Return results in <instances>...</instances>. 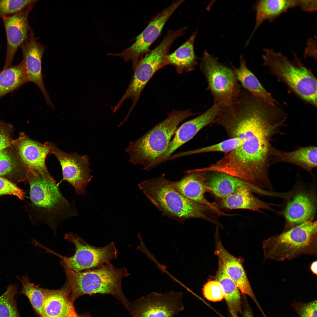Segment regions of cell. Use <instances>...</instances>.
Masks as SVG:
<instances>
[{
    "mask_svg": "<svg viewBox=\"0 0 317 317\" xmlns=\"http://www.w3.org/2000/svg\"><path fill=\"white\" fill-rule=\"evenodd\" d=\"M262 247L265 260L277 262L304 255L317 256V221H308L271 236L263 241Z\"/></svg>",
    "mask_w": 317,
    "mask_h": 317,
    "instance_id": "obj_7",
    "label": "cell"
},
{
    "mask_svg": "<svg viewBox=\"0 0 317 317\" xmlns=\"http://www.w3.org/2000/svg\"><path fill=\"white\" fill-rule=\"evenodd\" d=\"M36 3L30 4L16 14L2 18L7 39L6 51L4 68L12 65L16 52L27 39L32 30L28 18Z\"/></svg>",
    "mask_w": 317,
    "mask_h": 317,
    "instance_id": "obj_15",
    "label": "cell"
},
{
    "mask_svg": "<svg viewBox=\"0 0 317 317\" xmlns=\"http://www.w3.org/2000/svg\"><path fill=\"white\" fill-rule=\"evenodd\" d=\"M40 288L43 295V309L46 317H76L77 316L67 281L58 289Z\"/></svg>",
    "mask_w": 317,
    "mask_h": 317,
    "instance_id": "obj_20",
    "label": "cell"
},
{
    "mask_svg": "<svg viewBox=\"0 0 317 317\" xmlns=\"http://www.w3.org/2000/svg\"><path fill=\"white\" fill-rule=\"evenodd\" d=\"M27 82V75L21 62L3 68L0 71V99Z\"/></svg>",
    "mask_w": 317,
    "mask_h": 317,
    "instance_id": "obj_30",
    "label": "cell"
},
{
    "mask_svg": "<svg viewBox=\"0 0 317 317\" xmlns=\"http://www.w3.org/2000/svg\"><path fill=\"white\" fill-rule=\"evenodd\" d=\"M189 109L173 110L167 117L152 127L143 136L130 142L125 150L129 161L150 171L165 153L178 125L190 117L198 114Z\"/></svg>",
    "mask_w": 317,
    "mask_h": 317,
    "instance_id": "obj_4",
    "label": "cell"
},
{
    "mask_svg": "<svg viewBox=\"0 0 317 317\" xmlns=\"http://www.w3.org/2000/svg\"><path fill=\"white\" fill-rule=\"evenodd\" d=\"M287 116L279 105L249 92L241 93L213 122L225 129L230 138H238L240 144L207 170L234 176L260 189H270L271 142L275 135L284 134L281 129L286 126Z\"/></svg>",
    "mask_w": 317,
    "mask_h": 317,
    "instance_id": "obj_1",
    "label": "cell"
},
{
    "mask_svg": "<svg viewBox=\"0 0 317 317\" xmlns=\"http://www.w3.org/2000/svg\"><path fill=\"white\" fill-rule=\"evenodd\" d=\"M16 153L28 169L39 172H49L45 164L46 158L50 154L49 147L21 133L14 145Z\"/></svg>",
    "mask_w": 317,
    "mask_h": 317,
    "instance_id": "obj_19",
    "label": "cell"
},
{
    "mask_svg": "<svg viewBox=\"0 0 317 317\" xmlns=\"http://www.w3.org/2000/svg\"><path fill=\"white\" fill-rule=\"evenodd\" d=\"M316 211V200L314 195L305 190L297 191L288 202L284 210L286 223L283 232L313 220Z\"/></svg>",
    "mask_w": 317,
    "mask_h": 317,
    "instance_id": "obj_18",
    "label": "cell"
},
{
    "mask_svg": "<svg viewBox=\"0 0 317 317\" xmlns=\"http://www.w3.org/2000/svg\"><path fill=\"white\" fill-rule=\"evenodd\" d=\"M37 1L32 0H0V18H2L4 17L16 14Z\"/></svg>",
    "mask_w": 317,
    "mask_h": 317,
    "instance_id": "obj_34",
    "label": "cell"
},
{
    "mask_svg": "<svg viewBox=\"0 0 317 317\" xmlns=\"http://www.w3.org/2000/svg\"><path fill=\"white\" fill-rule=\"evenodd\" d=\"M252 192L247 189L240 190L222 199L221 206L230 209H246L259 212L261 209L273 211L271 206L277 205L261 200L255 197Z\"/></svg>",
    "mask_w": 317,
    "mask_h": 317,
    "instance_id": "obj_28",
    "label": "cell"
},
{
    "mask_svg": "<svg viewBox=\"0 0 317 317\" xmlns=\"http://www.w3.org/2000/svg\"><path fill=\"white\" fill-rule=\"evenodd\" d=\"M18 286L10 284L0 296V317H21L16 301Z\"/></svg>",
    "mask_w": 317,
    "mask_h": 317,
    "instance_id": "obj_32",
    "label": "cell"
},
{
    "mask_svg": "<svg viewBox=\"0 0 317 317\" xmlns=\"http://www.w3.org/2000/svg\"><path fill=\"white\" fill-rule=\"evenodd\" d=\"M200 67L206 79L207 89L213 97V104L225 102L230 104L235 100L242 87L231 67L221 63L206 50Z\"/></svg>",
    "mask_w": 317,
    "mask_h": 317,
    "instance_id": "obj_9",
    "label": "cell"
},
{
    "mask_svg": "<svg viewBox=\"0 0 317 317\" xmlns=\"http://www.w3.org/2000/svg\"><path fill=\"white\" fill-rule=\"evenodd\" d=\"M227 106L225 102L213 104L201 114L182 124L176 131L174 138L159 160L158 163L160 164L166 161L173 152L192 139L201 129L213 124L217 117Z\"/></svg>",
    "mask_w": 317,
    "mask_h": 317,
    "instance_id": "obj_14",
    "label": "cell"
},
{
    "mask_svg": "<svg viewBox=\"0 0 317 317\" xmlns=\"http://www.w3.org/2000/svg\"><path fill=\"white\" fill-rule=\"evenodd\" d=\"M182 297L181 292H153L126 308L133 317H174L184 309Z\"/></svg>",
    "mask_w": 317,
    "mask_h": 317,
    "instance_id": "obj_12",
    "label": "cell"
},
{
    "mask_svg": "<svg viewBox=\"0 0 317 317\" xmlns=\"http://www.w3.org/2000/svg\"><path fill=\"white\" fill-rule=\"evenodd\" d=\"M206 172L199 168L188 170L180 180L170 181L171 186L189 199L209 207L213 213L219 215L226 214L220 211L214 203L208 200L205 194L210 190L206 183Z\"/></svg>",
    "mask_w": 317,
    "mask_h": 317,
    "instance_id": "obj_17",
    "label": "cell"
},
{
    "mask_svg": "<svg viewBox=\"0 0 317 317\" xmlns=\"http://www.w3.org/2000/svg\"><path fill=\"white\" fill-rule=\"evenodd\" d=\"M65 238L72 242L75 247V253L72 256H63L55 252L62 261L69 268L76 272L94 268L110 263L117 257L118 250L112 242L102 247H96L87 243L72 233L66 234Z\"/></svg>",
    "mask_w": 317,
    "mask_h": 317,
    "instance_id": "obj_10",
    "label": "cell"
},
{
    "mask_svg": "<svg viewBox=\"0 0 317 317\" xmlns=\"http://www.w3.org/2000/svg\"><path fill=\"white\" fill-rule=\"evenodd\" d=\"M12 127L0 120V151L14 145L15 140L12 139Z\"/></svg>",
    "mask_w": 317,
    "mask_h": 317,
    "instance_id": "obj_38",
    "label": "cell"
},
{
    "mask_svg": "<svg viewBox=\"0 0 317 317\" xmlns=\"http://www.w3.org/2000/svg\"><path fill=\"white\" fill-rule=\"evenodd\" d=\"M316 37L314 36L310 38L307 41L306 46L303 53L304 58H311L316 61L317 60V40Z\"/></svg>",
    "mask_w": 317,
    "mask_h": 317,
    "instance_id": "obj_39",
    "label": "cell"
},
{
    "mask_svg": "<svg viewBox=\"0 0 317 317\" xmlns=\"http://www.w3.org/2000/svg\"><path fill=\"white\" fill-rule=\"evenodd\" d=\"M203 293L206 299L213 302L220 301L224 298L221 286L216 280L207 282L203 287Z\"/></svg>",
    "mask_w": 317,
    "mask_h": 317,
    "instance_id": "obj_35",
    "label": "cell"
},
{
    "mask_svg": "<svg viewBox=\"0 0 317 317\" xmlns=\"http://www.w3.org/2000/svg\"><path fill=\"white\" fill-rule=\"evenodd\" d=\"M11 147L0 151V176L16 184L26 182L27 169Z\"/></svg>",
    "mask_w": 317,
    "mask_h": 317,
    "instance_id": "obj_27",
    "label": "cell"
},
{
    "mask_svg": "<svg viewBox=\"0 0 317 317\" xmlns=\"http://www.w3.org/2000/svg\"><path fill=\"white\" fill-rule=\"evenodd\" d=\"M21 282L22 287L20 294L26 296L35 311L40 317H46L43 309L44 296L40 287L30 282L27 275L21 278L16 276Z\"/></svg>",
    "mask_w": 317,
    "mask_h": 317,
    "instance_id": "obj_31",
    "label": "cell"
},
{
    "mask_svg": "<svg viewBox=\"0 0 317 317\" xmlns=\"http://www.w3.org/2000/svg\"><path fill=\"white\" fill-rule=\"evenodd\" d=\"M151 202L166 217L183 224L187 220L200 218L211 221L209 207L192 200L176 190L164 175L144 181L138 185Z\"/></svg>",
    "mask_w": 317,
    "mask_h": 317,
    "instance_id": "obj_3",
    "label": "cell"
},
{
    "mask_svg": "<svg viewBox=\"0 0 317 317\" xmlns=\"http://www.w3.org/2000/svg\"><path fill=\"white\" fill-rule=\"evenodd\" d=\"M207 177L206 183L213 194L223 199L241 190L247 189L253 192L262 193V190L236 177L226 173L215 171Z\"/></svg>",
    "mask_w": 317,
    "mask_h": 317,
    "instance_id": "obj_22",
    "label": "cell"
},
{
    "mask_svg": "<svg viewBox=\"0 0 317 317\" xmlns=\"http://www.w3.org/2000/svg\"><path fill=\"white\" fill-rule=\"evenodd\" d=\"M244 317H254L251 310L249 308L245 311Z\"/></svg>",
    "mask_w": 317,
    "mask_h": 317,
    "instance_id": "obj_42",
    "label": "cell"
},
{
    "mask_svg": "<svg viewBox=\"0 0 317 317\" xmlns=\"http://www.w3.org/2000/svg\"><path fill=\"white\" fill-rule=\"evenodd\" d=\"M27 169L30 201L26 211L34 224L45 223L55 233L62 222L78 215L75 202H70L64 197L49 172Z\"/></svg>",
    "mask_w": 317,
    "mask_h": 317,
    "instance_id": "obj_2",
    "label": "cell"
},
{
    "mask_svg": "<svg viewBox=\"0 0 317 317\" xmlns=\"http://www.w3.org/2000/svg\"><path fill=\"white\" fill-rule=\"evenodd\" d=\"M215 254L223 263L227 272L236 284L240 291L253 300L262 315L265 313L255 297L241 260L224 248L221 242H217Z\"/></svg>",
    "mask_w": 317,
    "mask_h": 317,
    "instance_id": "obj_21",
    "label": "cell"
},
{
    "mask_svg": "<svg viewBox=\"0 0 317 317\" xmlns=\"http://www.w3.org/2000/svg\"><path fill=\"white\" fill-rule=\"evenodd\" d=\"M263 52V65L270 74L303 101L316 107V78L297 54L293 51V58L290 59L272 48H265Z\"/></svg>",
    "mask_w": 317,
    "mask_h": 317,
    "instance_id": "obj_6",
    "label": "cell"
},
{
    "mask_svg": "<svg viewBox=\"0 0 317 317\" xmlns=\"http://www.w3.org/2000/svg\"><path fill=\"white\" fill-rule=\"evenodd\" d=\"M218 259L216 280L221 286L224 294V299L232 317H238V313L241 311L240 291L235 282L228 275L222 261Z\"/></svg>",
    "mask_w": 317,
    "mask_h": 317,
    "instance_id": "obj_29",
    "label": "cell"
},
{
    "mask_svg": "<svg viewBox=\"0 0 317 317\" xmlns=\"http://www.w3.org/2000/svg\"><path fill=\"white\" fill-rule=\"evenodd\" d=\"M297 0H260L254 7L256 13L255 24L252 32L246 44L262 23L265 21L274 20L290 9L297 6Z\"/></svg>",
    "mask_w": 317,
    "mask_h": 317,
    "instance_id": "obj_24",
    "label": "cell"
},
{
    "mask_svg": "<svg viewBox=\"0 0 317 317\" xmlns=\"http://www.w3.org/2000/svg\"><path fill=\"white\" fill-rule=\"evenodd\" d=\"M197 33L198 31L196 30L187 41L173 52L169 53L166 56V66H173L178 74L195 70L198 64V58L194 49L195 41Z\"/></svg>",
    "mask_w": 317,
    "mask_h": 317,
    "instance_id": "obj_25",
    "label": "cell"
},
{
    "mask_svg": "<svg viewBox=\"0 0 317 317\" xmlns=\"http://www.w3.org/2000/svg\"><path fill=\"white\" fill-rule=\"evenodd\" d=\"M240 143V140L238 138L236 137L230 138L210 146L172 155L170 158L172 160L187 155L213 152H221L226 153L234 150L239 146Z\"/></svg>",
    "mask_w": 317,
    "mask_h": 317,
    "instance_id": "obj_33",
    "label": "cell"
},
{
    "mask_svg": "<svg viewBox=\"0 0 317 317\" xmlns=\"http://www.w3.org/2000/svg\"><path fill=\"white\" fill-rule=\"evenodd\" d=\"M271 164L284 162L297 166L313 175L312 170L317 166V148L310 146L299 147L293 151H284L273 147L270 160Z\"/></svg>",
    "mask_w": 317,
    "mask_h": 317,
    "instance_id": "obj_23",
    "label": "cell"
},
{
    "mask_svg": "<svg viewBox=\"0 0 317 317\" xmlns=\"http://www.w3.org/2000/svg\"><path fill=\"white\" fill-rule=\"evenodd\" d=\"M32 29L21 46L22 55V63L26 72L28 82L36 85L41 90L47 104L53 105L44 84L42 74V60L45 47L38 42Z\"/></svg>",
    "mask_w": 317,
    "mask_h": 317,
    "instance_id": "obj_16",
    "label": "cell"
},
{
    "mask_svg": "<svg viewBox=\"0 0 317 317\" xmlns=\"http://www.w3.org/2000/svg\"><path fill=\"white\" fill-rule=\"evenodd\" d=\"M309 269L313 274L316 276L317 274V261H313L310 265Z\"/></svg>",
    "mask_w": 317,
    "mask_h": 317,
    "instance_id": "obj_41",
    "label": "cell"
},
{
    "mask_svg": "<svg viewBox=\"0 0 317 317\" xmlns=\"http://www.w3.org/2000/svg\"><path fill=\"white\" fill-rule=\"evenodd\" d=\"M296 7L305 12H315L317 9V0H297Z\"/></svg>",
    "mask_w": 317,
    "mask_h": 317,
    "instance_id": "obj_40",
    "label": "cell"
},
{
    "mask_svg": "<svg viewBox=\"0 0 317 317\" xmlns=\"http://www.w3.org/2000/svg\"></svg>",
    "mask_w": 317,
    "mask_h": 317,
    "instance_id": "obj_44",
    "label": "cell"
},
{
    "mask_svg": "<svg viewBox=\"0 0 317 317\" xmlns=\"http://www.w3.org/2000/svg\"><path fill=\"white\" fill-rule=\"evenodd\" d=\"M7 195L15 196L21 200H24L25 197L23 191L16 184L0 176V198L2 196Z\"/></svg>",
    "mask_w": 317,
    "mask_h": 317,
    "instance_id": "obj_37",
    "label": "cell"
},
{
    "mask_svg": "<svg viewBox=\"0 0 317 317\" xmlns=\"http://www.w3.org/2000/svg\"><path fill=\"white\" fill-rule=\"evenodd\" d=\"M178 0L173 2L151 18L147 26L136 37L134 43L122 52L108 53V55L122 58L126 61H131L134 70L139 60L151 50L150 48L159 36L162 30L175 11L184 1Z\"/></svg>",
    "mask_w": 317,
    "mask_h": 317,
    "instance_id": "obj_11",
    "label": "cell"
},
{
    "mask_svg": "<svg viewBox=\"0 0 317 317\" xmlns=\"http://www.w3.org/2000/svg\"><path fill=\"white\" fill-rule=\"evenodd\" d=\"M65 269L72 300L74 302L83 295L110 294L120 301L126 307L129 302L124 294L122 279L129 276L127 269L117 268L110 262L87 270L75 272L62 261Z\"/></svg>",
    "mask_w": 317,
    "mask_h": 317,
    "instance_id": "obj_5",
    "label": "cell"
},
{
    "mask_svg": "<svg viewBox=\"0 0 317 317\" xmlns=\"http://www.w3.org/2000/svg\"><path fill=\"white\" fill-rule=\"evenodd\" d=\"M291 306L299 317H317L316 299L307 303L294 301Z\"/></svg>",
    "mask_w": 317,
    "mask_h": 317,
    "instance_id": "obj_36",
    "label": "cell"
},
{
    "mask_svg": "<svg viewBox=\"0 0 317 317\" xmlns=\"http://www.w3.org/2000/svg\"><path fill=\"white\" fill-rule=\"evenodd\" d=\"M44 143L49 148L50 154L55 156L60 164L63 178L60 183L66 181L74 187L77 195H85L86 188L92 177L88 157L76 152H64L52 142Z\"/></svg>",
    "mask_w": 317,
    "mask_h": 317,
    "instance_id": "obj_13",
    "label": "cell"
},
{
    "mask_svg": "<svg viewBox=\"0 0 317 317\" xmlns=\"http://www.w3.org/2000/svg\"><path fill=\"white\" fill-rule=\"evenodd\" d=\"M178 38L175 32L169 30L160 44L154 49L145 54L139 60L124 93L113 107L119 110L123 102L130 99L132 104L127 115L129 116L136 105L144 87L154 74L165 66L166 56L169 53L171 45Z\"/></svg>",
    "mask_w": 317,
    "mask_h": 317,
    "instance_id": "obj_8",
    "label": "cell"
},
{
    "mask_svg": "<svg viewBox=\"0 0 317 317\" xmlns=\"http://www.w3.org/2000/svg\"><path fill=\"white\" fill-rule=\"evenodd\" d=\"M90 315L88 313H85L80 315H77L76 317H90Z\"/></svg>",
    "mask_w": 317,
    "mask_h": 317,
    "instance_id": "obj_43",
    "label": "cell"
},
{
    "mask_svg": "<svg viewBox=\"0 0 317 317\" xmlns=\"http://www.w3.org/2000/svg\"><path fill=\"white\" fill-rule=\"evenodd\" d=\"M243 55L240 58V66L237 68L230 63L231 67L242 87L253 95L268 102L279 105L277 101L263 86L255 75L248 68Z\"/></svg>",
    "mask_w": 317,
    "mask_h": 317,
    "instance_id": "obj_26",
    "label": "cell"
}]
</instances>
